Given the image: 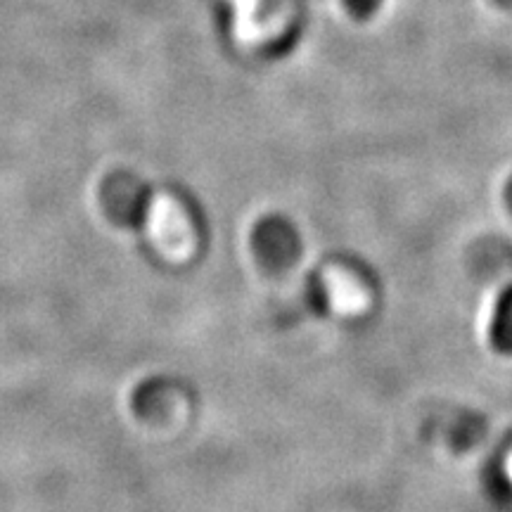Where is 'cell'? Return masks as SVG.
<instances>
[{
	"mask_svg": "<svg viewBox=\"0 0 512 512\" xmlns=\"http://www.w3.org/2000/svg\"><path fill=\"white\" fill-rule=\"evenodd\" d=\"M147 235L159 254L183 261L195 249V230L185 211L169 197H159L147 209Z\"/></svg>",
	"mask_w": 512,
	"mask_h": 512,
	"instance_id": "cell-1",
	"label": "cell"
},
{
	"mask_svg": "<svg viewBox=\"0 0 512 512\" xmlns=\"http://www.w3.org/2000/svg\"><path fill=\"white\" fill-rule=\"evenodd\" d=\"M491 347L498 354L512 356V285L505 287L498 297L496 316L491 323Z\"/></svg>",
	"mask_w": 512,
	"mask_h": 512,
	"instance_id": "cell-2",
	"label": "cell"
},
{
	"mask_svg": "<svg viewBox=\"0 0 512 512\" xmlns=\"http://www.w3.org/2000/svg\"><path fill=\"white\" fill-rule=\"evenodd\" d=\"M110 195V209L119 221L140 219V214H143V195L136 188H119V185H114Z\"/></svg>",
	"mask_w": 512,
	"mask_h": 512,
	"instance_id": "cell-3",
	"label": "cell"
}]
</instances>
